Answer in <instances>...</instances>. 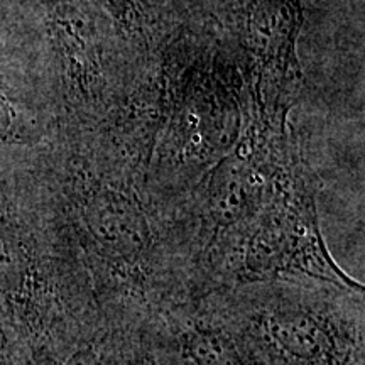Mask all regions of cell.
<instances>
[{"label":"cell","mask_w":365,"mask_h":365,"mask_svg":"<svg viewBox=\"0 0 365 365\" xmlns=\"http://www.w3.org/2000/svg\"><path fill=\"white\" fill-rule=\"evenodd\" d=\"M139 328L156 365H259L218 291L173 301Z\"/></svg>","instance_id":"cell-3"},{"label":"cell","mask_w":365,"mask_h":365,"mask_svg":"<svg viewBox=\"0 0 365 365\" xmlns=\"http://www.w3.org/2000/svg\"><path fill=\"white\" fill-rule=\"evenodd\" d=\"M113 365H156L140 328H124Z\"/></svg>","instance_id":"cell-4"},{"label":"cell","mask_w":365,"mask_h":365,"mask_svg":"<svg viewBox=\"0 0 365 365\" xmlns=\"http://www.w3.org/2000/svg\"><path fill=\"white\" fill-rule=\"evenodd\" d=\"M281 277H307L365 289L328 250L314 198L301 176L276 178L271 198L242 239L222 289Z\"/></svg>","instance_id":"cell-2"},{"label":"cell","mask_w":365,"mask_h":365,"mask_svg":"<svg viewBox=\"0 0 365 365\" xmlns=\"http://www.w3.org/2000/svg\"><path fill=\"white\" fill-rule=\"evenodd\" d=\"M218 293L259 365H365V289L281 277Z\"/></svg>","instance_id":"cell-1"}]
</instances>
